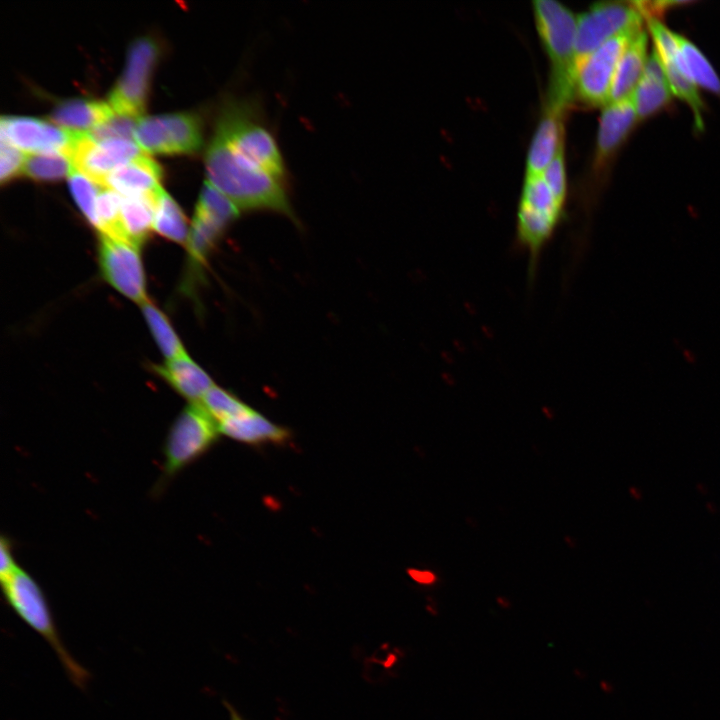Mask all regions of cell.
I'll return each mask as SVG.
<instances>
[{"instance_id":"obj_1","label":"cell","mask_w":720,"mask_h":720,"mask_svg":"<svg viewBox=\"0 0 720 720\" xmlns=\"http://www.w3.org/2000/svg\"><path fill=\"white\" fill-rule=\"evenodd\" d=\"M213 134L239 167L285 179V166L279 146L261 120L256 103L249 99L226 103Z\"/></svg>"},{"instance_id":"obj_2","label":"cell","mask_w":720,"mask_h":720,"mask_svg":"<svg viewBox=\"0 0 720 720\" xmlns=\"http://www.w3.org/2000/svg\"><path fill=\"white\" fill-rule=\"evenodd\" d=\"M533 12L552 66L546 103L567 109L575 98L577 17L556 0H534Z\"/></svg>"},{"instance_id":"obj_3","label":"cell","mask_w":720,"mask_h":720,"mask_svg":"<svg viewBox=\"0 0 720 720\" xmlns=\"http://www.w3.org/2000/svg\"><path fill=\"white\" fill-rule=\"evenodd\" d=\"M560 203L542 175H526L517 210L515 243L528 257V280L533 282L543 251L562 219Z\"/></svg>"},{"instance_id":"obj_4","label":"cell","mask_w":720,"mask_h":720,"mask_svg":"<svg viewBox=\"0 0 720 720\" xmlns=\"http://www.w3.org/2000/svg\"><path fill=\"white\" fill-rule=\"evenodd\" d=\"M1 586L8 605L49 644L73 684L85 688L89 673L63 644L49 604L37 581L19 566L9 578L1 581Z\"/></svg>"},{"instance_id":"obj_5","label":"cell","mask_w":720,"mask_h":720,"mask_svg":"<svg viewBox=\"0 0 720 720\" xmlns=\"http://www.w3.org/2000/svg\"><path fill=\"white\" fill-rule=\"evenodd\" d=\"M219 434L217 422L203 405L189 403L173 422L165 440L163 479L170 480L203 456Z\"/></svg>"},{"instance_id":"obj_6","label":"cell","mask_w":720,"mask_h":720,"mask_svg":"<svg viewBox=\"0 0 720 720\" xmlns=\"http://www.w3.org/2000/svg\"><path fill=\"white\" fill-rule=\"evenodd\" d=\"M134 141L144 152L194 153L202 143V126L193 113H169L139 119Z\"/></svg>"},{"instance_id":"obj_7","label":"cell","mask_w":720,"mask_h":720,"mask_svg":"<svg viewBox=\"0 0 720 720\" xmlns=\"http://www.w3.org/2000/svg\"><path fill=\"white\" fill-rule=\"evenodd\" d=\"M642 28L623 32L592 51L575 67V97L590 106L607 105L619 60Z\"/></svg>"},{"instance_id":"obj_8","label":"cell","mask_w":720,"mask_h":720,"mask_svg":"<svg viewBox=\"0 0 720 720\" xmlns=\"http://www.w3.org/2000/svg\"><path fill=\"white\" fill-rule=\"evenodd\" d=\"M643 16L632 2H598L577 17L575 66L609 39L642 28Z\"/></svg>"},{"instance_id":"obj_9","label":"cell","mask_w":720,"mask_h":720,"mask_svg":"<svg viewBox=\"0 0 720 720\" xmlns=\"http://www.w3.org/2000/svg\"><path fill=\"white\" fill-rule=\"evenodd\" d=\"M157 55L158 47L151 38L142 37L132 43L126 66L108 98L115 112L135 117L142 114Z\"/></svg>"},{"instance_id":"obj_10","label":"cell","mask_w":720,"mask_h":720,"mask_svg":"<svg viewBox=\"0 0 720 720\" xmlns=\"http://www.w3.org/2000/svg\"><path fill=\"white\" fill-rule=\"evenodd\" d=\"M98 254L102 275L113 288L140 305L148 301L139 246L100 234Z\"/></svg>"},{"instance_id":"obj_11","label":"cell","mask_w":720,"mask_h":720,"mask_svg":"<svg viewBox=\"0 0 720 720\" xmlns=\"http://www.w3.org/2000/svg\"><path fill=\"white\" fill-rule=\"evenodd\" d=\"M141 153L143 150L134 140L95 141L86 133H80L69 149L75 170L100 186L113 170Z\"/></svg>"},{"instance_id":"obj_12","label":"cell","mask_w":720,"mask_h":720,"mask_svg":"<svg viewBox=\"0 0 720 720\" xmlns=\"http://www.w3.org/2000/svg\"><path fill=\"white\" fill-rule=\"evenodd\" d=\"M240 215V210L218 192L202 194L196 205L187 246L193 260L203 263L226 227Z\"/></svg>"},{"instance_id":"obj_13","label":"cell","mask_w":720,"mask_h":720,"mask_svg":"<svg viewBox=\"0 0 720 720\" xmlns=\"http://www.w3.org/2000/svg\"><path fill=\"white\" fill-rule=\"evenodd\" d=\"M1 139L23 152H67L80 132L67 130L48 121L26 116H3Z\"/></svg>"},{"instance_id":"obj_14","label":"cell","mask_w":720,"mask_h":720,"mask_svg":"<svg viewBox=\"0 0 720 720\" xmlns=\"http://www.w3.org/2000/svg\"><path fill=\"white\" fill-rule=\"evenodd\" d=\"M639 120L631 96L608 103L602 111L595 150L596 168L614 155Z\"/></svg>"},{"instance_id":"obj_15","label":"cell","mask_w":720,"mask_h":720,"mask_svg":"<svg viewBox=\"0 0 720 720\" xmlns=\"http://www.w3.org/2000/svg\"><path fill=\"white\" fill-rule=\"evenodd\" d=\"M565 109L545 105L532 137L526 160V175H540L563 147Z\"/></svg>"},{"instance_id":"obj_16","label":"cell","mask_w":720,"mask_h":720,"mask_svg":"<svg viewBox=\"0 0 720 720\" xmlns=\"http://www.w3.org/2000/svg\"><path fill=\"white\" fill-rule=\"evenodd\" d=\"M160 177L159 164L146 153H141L113 170L106 177L103 186L123 196L156 195L162 188L159 184Z\"/></svg>"},{"instance_id":"obj_17","label":"cell","mask_w":720,"mask_h":720,"mask_svg":"<svg viewBox=\"0 0 720 720\" xmlns=\"http://www.w3.org/2000/svg\"><path fill=\"white\" fill-rule=\"evenodd\" d=\"M672 96L664 66L653 49L643 76L631 95L638 119L642 120L661 110Z\"/></svg>"},{"instance_id":"obj_18","label":"cell","mask_w":720,"mask_h":720,"mask_svg":"<svg viewBox=\"0 0 720 720\" xmlns=\"http://www.w3.org/2000/svg\"><path fill=\"white\" fill-rule=\"evenodd\" d=\"M220 434L247 444L281 443L288 439L287 429L271 422L250 408L246 412L218 423Z\"/></svg>"},{"instance_id":"obj_19","label":"cell","mask_w":720,"mask_h":720,"mask_svg":"<svg viewBox=\"0 0 720 720\" xmlns=\"http://www.w3.org/2000/svg\"><path fill=\"white\" fill-rule=\"evenodd\" d=\"M648 35L640 29L622 54L614 75L610 102L629 98L640 82L648 60ZM609 102V103H610Z\"/></svg>"},{"instance_id":"obj_20","label":"cell","mask_w":720,"mask_h":720,"mask_svg":"<svg viewBox=\"0 0 720 720\" xmlns=\"http://www.w3.org/2000/svg\"><path fill=\"white\" fill-rule=\"evenodd\" d=\"M158 373L173 389L190 401L200 402L214 386L210 376L186 354L169 359L157 367Z\"/></svg>"},{"instance_id":"obj_21","label":"cell","mask_w":720,"mask_h":720,"mask_svg":"<svg viewBox=\"0 0 720 720\" xmlns=\"http://www.w3.org/2000/svg\"><path fill=\"white\" fill-rule=\"evenodd\" d=\"M113 113L114 110L108 102L73 98L57 104L50 116L55 123L67 130L87 133Z\"/></svg>"},{"instance_id":"obj_22","label":"cell","mask_w":720,"mask_h":720,"mask_svg":"<svg viewBox=\"0 0 720 720\" xmlns=\"http://www.w3.org/2000/svg\"><path fill=\"white\" fill-rule=\"evenodd\" d=\"M158 193L147 196H123L120 215L122 240L139 247L142 245L149 232L153 229L155 203Z\"/></svg>"},{"instance_id":"obj_23","label":"cell","mask_w":720,"mask_h":720,"mask_svg":"<svg viewBox=\"0 0 720 720\" xmlns=\"http://www.w3.org/2000/svg\"><path fill=\"white\" fill-rule=\"evenodd\" d=\"M676 63L696 86L720 95V78L705 55L690 40L678 34Z\"/></svg>"},{"instance_id":"obj_24","label":"cell","mask_w":720,"mask_h":720,"mask_svg":"<svg viewBox=\"0 0 720 720\" xmlns=\"http://www.w3.org/2000/svg\"><path fill=\"white\" fill-rule=\"evenodd\" d=\"M153 230L177 243H185L189 237L185 215L162 188L156 198Z\"/></svg>"},{"instance_id":"obj_25","label":"cell","mask_w":720,"mask_h":720,"mask_svg":"<svg viewBox=\"0 0 720 720\" xmlns=\"http://www.w3.org/2000/svg\"><path fill=\"white\" fill-rule=\"evenodd\" d=\"M67 152L33 153L26 156L22 173L36 180H58L74 170Z\"/></svg>"},{"instance_id":"obj_26","label":"cell","mask_w":720,"mask_h":720,"mask_svg":"<svg viewBox=\"0 0 720 720\" xmlns=\"http://www.w3.org/2000/svg\"><path fill=\"white\" fill-rule=\"evenodd\" d=\"M141 307L151 333L167 360L186 354L167 317L149 301L143 303Z\"/></svg>"},{"instance_id":"obj_27","label":"cell","mask_w":720,"mask_h":720,"mask_svg":"<svg viewBox=\"0 0 720 720\" xmlns=\"http://www.w3.org/2000/svg\"><path fill=\"white\" fill-rule=\"evenodd\" d=\"M676 58L667 61H662L660 59L664 66L668 84L670 86L672 94H674L689 105L694 115L696 128L702 130L704 127L702 117L704 105L698 91V86H696L678 68Z\"/></svg>"},{"instance_id":"obj_28","label":"cell","mask_w":720,"mask_h":720,"mask_svg":"<svg viewBox=\"0 0 720 720\" xmlns=\"http://www.w3.org/2000/svg\"><path fill=\"white\" fill-rule=\"evenodd\" d=\"M200 403L217 424L251 408L232 393L215 385L204 395Z\"/></svg>"},{"instance_id":"obj_29","label":"cell","mask_w":720,"mask_h":720,"mask_svg":"<svg viewBox=\"0 0 720 720\" xmlns=\"http://www.w3.org/2000/svg\"><path fill=\"white\" fill-rule=\"evenodd\" d=\"M69 187L72 196L87 220L96 227L97 219L95 213L96 199L100 185L77 170L69 175Z\"/></svg>"},{"instance_id":"obj_30","label":"cell","mask_w":720,"mask_h":720,"mask_svg":"<svg viewBox=\"0 0 720 720\" xmlns=\"http://www.w3.org/2000/svg\"><path fill=\"white\" fill-rule=\"evenodd\" d=\"M139 117L115 112L103 123L86 134L95 141L108 139L134 140V131Z\"/></svg>"},{"instance_id":"obj_31","label":"cell","mask_w":720,"mask_h":720,"mask_svg":"<svg viewBox=\"0 0 720 720\" xmlns=\"http://www.w3.org/2000/svg\"><path fill=\"white\" fill-rule=\"evenodd\" d=\"M557 200L565 204L567 184L565 171L564 147H562L550 164L541 174Z\"/></svg>"},{"instance_id":"obj_32","label":"cell","mask_w":720,"mask_h":720,"mask_svg":"<svg viewBox=\"0 0 720 720\" xmlns=\"http://www.w3.org/2000/svg\"><path fill=\"white\" fill-rule=\"evenodd\" d=\"M26 156L10 142L1 139L0 179L2 182L22 173Z\"/></svg>"},{"instance_id":"obj_33","label":"cell","mask_w":720,"mask_h":720,"mask_svg":"<svg viewBox=\"0 0 720 720\" xmlns=\"http://www.w3.org/2000/svg\"><path fill=\"white\" fill-rule=\"evenodd\" d=\"M0 580L9 578L19 567L12 550V544L6 536L2 535L0 542Z\"/></svg>"},{"instance_id":"obj_34","label":"cell","mask_w":720,"mask_h":720,"mask_svg":"<svg viewBox=\"0 0 720 720\" xmlns=\"http://www.w3.org/2000/svg\"><path fill=\"white\" fill-rule=\"evenodd\" d=\"M410 576L417 582L422 584H432L435 581V575L428 571L409 570Z\"/></svg>"},{"instance_id":"obj_35","label":"cell","mask_w":720,"mask_h":720,"mask_svg":"<svg viewBox=\"0 0 720 720\" xmlns=\"http://www.w3.org/2000/svg\"><path fill=\"white\" fill-rule=\"evenodd\" d=\"M225 706L230 715V720H243L241 715H239V713L236 711V709L230 703L225 702Z\"/></svg>"},{"instance_id":"obj_36","label":"cell","mask_w":720,"mask_h":720,"mask_svg":"<svg viewBox=\"0 0 720 720\" xmlns=\"http://www.w3.org/2000/svg\"><path fill=\"white\" fill-rule=\"evenodd\" d=\"M498 603L504 607H508V604L506 603L505 599L498 598Z\"/></svg>"}]
</instances>
